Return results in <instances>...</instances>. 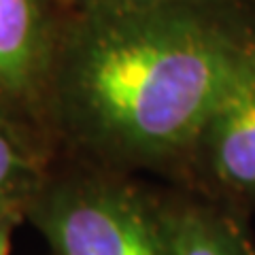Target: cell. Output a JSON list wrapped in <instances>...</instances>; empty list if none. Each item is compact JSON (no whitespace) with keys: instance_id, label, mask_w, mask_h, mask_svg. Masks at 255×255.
<instances>
[{"instance_id":"1","label":"cell","mask_w":255,"mask_h":255,"mask_svg":"<svg viewBox=\"0 0 255 255\" xmlns=\"http://www.w3.org/2000/svg\"><path fill=\"white\" fill-rule=\"evenodd\" d=\"M251 38L211 4L85 11L55 47V155L179 181Z\"/></svg>"},{"instance_id":"2","label":"cell","mask_w":255,"mask_h":255,"mask_svg":"<svg viewBox=\"0 0 255 255\" xmlns=\"http://www.w3.org/2000/svg\"><path fill=\"white\" fill-rule=\"evenodd\" d=\"M23 223L49 255H170L164 191L68 155H53Z\"/></svg>"},{"instance_id":"3","label":"cell","mask_w":255,"mask_h":255,"mask_svg":"<svg viewBox=\"0 0 255 255\" xmlns=\"http://www.w3.org/2000/svg\"><path fill=\"white\" fill-rule=\"evenodd\" d=\"M177 183L251 217L255 209V36L206 117Z\"/></svg>"},{"instance_id":"4","label":"cell","mask_w":255,"mask_h":255,"mask_svg":"<svg viewBox=\"0 0 255 255\" xmlns=\"http://www.w3.org/2000/svg\"><path fill=\"white\" fill-rule=\"evenodd\" d=\"M43 0H0V117L55 155L49 85L55 47Z\"/></svg>"},{"instance_id":"5","label":"cell","mask_w":255,"mask_h":255,"mask_svg":"<svg viewBox=\"0 0 255 255\" xmlns=\"http://www.w3.org/2000/svg\"><path fill=\"white\" fill-rule=\"evenodd\" d=\"M170 255H255L249 217L189 189H164Z\"/></svg>"},{"instance_id":"6","label":"cell","mask_w":255,"mask_h":255,"mask_svg":"<svg viewBox=\"0 0 255 255\" xmlns=\"http://www.w3.org/2000/svg\"><path fill=\"white\" fill-rule=\"evenodd\" d=\"M53 155L0 117V215L23 219Z\"/></svg>"},{"instance_id":"7","label":"cell","mask_w":255,"mask_h":255,"mask_svg":"<svg viewBox=\"0 0 255 255\" xmlns=\"http://www.w3.org/2000/svg\"><path fill=\"white\" fill-rule=\"evenodd\" d=\"M85 11H126V9H151L168 4H215L223 0H79Z\"/></svg>"},{"instance_id":"8","label":"cell","mask_w":255,"mask_h":255,"mask_svg":"<svg viewBox=\"0 0 255 255\" xmlns=\"http://www.w3.org/2000/svg\"><path fill=\"white\" fill-rule=\"evenodd\" d=\"M23 223L17 215H0V255H11L13 234Z\"/></svg>"}]
</instances>
